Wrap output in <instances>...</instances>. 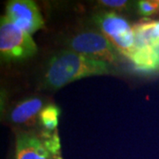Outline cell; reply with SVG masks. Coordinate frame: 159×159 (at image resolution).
I'll list each match as a JSON object with an SVG mask.
<instances>
[{
	"mask_svg": "<svg viewBox=\"0 0 159 159\" xmlns=\"http://www.w3.org/2000/svg\"><path fill=\"white\" fill-rule=\"evenodd\" d=\"M111 72L107 62L81 55L74 51H62L55 55L48 65L45 82L51 89H59L72 81Z\"/></svg>",
	"mask_w": 159,
	"mask_h": 159,
	"instance_id": "1",
	"label": "cell"
},
{
	"mask_svg": "<svg viewBox=\"0 0 159 159\" xmlns=\"http://www.w3.org/2000/svg\"><path fill=\"white\" fill-rule=\"evenodd\" d=\"M37 46L29 33L18 28L6 16L0 23V53L6 61H19L33 57Z\"/></svg>",
	"mask_w": 159,
	"mask_h": 159,
	"instance_id": "2",
	"label": "cell"
},
{
	"mask_svg": "<svg viewBox=\"0 0 159 159\" xmlns=\"http://www.w3.org/2000/svg\"><path fill=\"white\" fill-rule=\"evenodd\" d=\"M96 21L115 49L131 58L135 51V36L130 24L115 12L102 13L96 17Z\"/></svg>",
	"mask_w": 159,
	"mask_h": 159,
	"instance_id": "3",
	"label": "cell"
},
{
	"mask_svg": "<svg viewBox=\"0 0 159 159\" xmlns=\"http://www.w3.org/2000/svg\"><path fill=\"white\" fill-rule=\"evenodd\" d=\"M71 49L81 55L116 64L117 50L103 34L97 32H84L75 35L70 43Z\"/></svg>",
	"mask_w": 159,
	"mask_h": 159,
	"instance_id": "4",
	"label": "cell"
},
{
	"mask_svg": "<svg viewBox=\"0 0 159 159\" xmlns=\"http://www.w3.org/2000/svg\"><path fill=\"white\" fill-rule=\"evenodd\" d=\"M6 13L10 21L30 34L44 27L43 16L34 1H10L6 6Z\"/></svg>",
	"mask_w": 159,
	"mask_h": 159,
	"instance_id": "5",
	"label": "cell"
},
{
	"mask_svg": "<svg viewBox=\"0 0 159 159\" xmlns=\"http://www.w3.org/2000/svg\"><path fill=\"white\" fill-rule=\"evenodd\" d=\"M16 159H62L60 149L48 146L44 141L29 133L20 134L16 140Z\"/></svg>",
	"mask_w": 159,
	"mask_h": 159,
	"instance_id": "6",
	"label": "cell"
},
{
	"mask_svg": "<svg viewBox=\"0 0 159 159\" xmlns=\"http://www.w3.org/2000/svg\"><path fill=\"white\" fill-rule=\"evenodd\" d=\"M43 102L39 98H29L20 102L11 113V119L14 123H26L41 112Z\"/></svg>",
	"mask_w": 159,
	"mask_h": 159,
	"instance_id": "7",
	"label": "cell"
},
{
	"mask_svg": "<svg viewBox=\"0 0 159 159\" xmlns=\"http://www.w3.org/2000/svg\"><path fill=\"white\" fill-rule=\"evenodd\" d=\"M135 67L142 72H152L159 70V57L154 47L135 50L131 57Z\"/></svg>",
	"mask_w": 159,
	"mask_h": 159,
	"instance_id": "8",
	"label": "cell"
},
{
	"mask_svg": "<svg viewBox=\"0 0 159 159\" xmlns=\"http://www.w3.org/2000/svg\"><path fill=\"white\" fill-rule=\"evenodd\" d=\"M59 114L60 110L52 104L47 105L39 113L40 121L48 132H53L57 128Z\"/></svg>",
	"mask_w": 159,
	"mask_h": 159,
	"instance_id": "9",
	"label": "cell"
},
{
	"mask_svg": "<svg viewBox=\"0 0 159 159\" xmlns=\"http://www.w3.org/2000/svg\"><path fill=\"white\" fill-rule=\"evenodd\" d=\"M139 11L142 15L148 16L159 10V1H148L142 0L138 3Z\"/></svg>",
	"mask_w": 159,
	"mask_h": 159,
	"instance_id": "10",
	"label": "cell"
},
{
	"mask_svg": "<svg viewBox=\"0 0 159 159\" xmlns=\"http://www.w3.org/2000/svg\"><path fill=\"white\" fill-rule=\"evenodd\" d=\"M103 6H110V7H114V8H121L126 6L127 1L124 0H102L101 1Z\"/></svg>",
	"mask_w": 159,
	"mask_h": 159,
	"instance_id": "11",
	"label": "cell"
},
{
	"mask_svg": "<svg viewBox=\"0 0 159 159\" xmlns=\"http://www.w3.org/2000/svg\"><path fill=\"white\" fill-rule=\"evenodd\" d=\"M153 35L157 43H159V21H155L153 26ZM156 43V44H157Z\"/></svg>",
	"mask_w": 159,
	"mask_h": 159,
	"instance_id": "12",
	"label": "cell"
},
{
	"mask_svg": "<svg viewBox=\"0 0 159 159\" xmlns=\"http://www.w3.org/2000/svg\"><path fill=\"white\" fill-rule=\"evenodd\" d=\"M154 50H155L156 53L157 54V56H158V57H159V43H157L156 45L154 46Z\"/></svg>",
	"mask_w": 159,
	"mask_h": 159,
	"instance_id": "13",
	"label": "cell"
}]
</instances>
